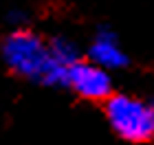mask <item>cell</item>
I'll list each match as a JSON object with an SVG mask.
<instances>
[{"mask_svg": "<svg viewBox=\"0 0 154 145\" xmlns=\"http://www.w3.org/2000/svg\"><path fill=\"white\" fill-rule=\"evenodd\" d=\"M0 62L11 75L51 88H66L71 68L53 57L48 38L33 29H11L0 40Z\"/></svg>", "mask_w": 154, "mask_h": 145, "instance_id": "obj_1", "label": "cell"}, {"mask_svg": "<svg viewBox=\"0 0 154 145\" xmlns=\"http://www.w3.org/2000/svg\"><path fill=\"white\" fill-rule=\"evenodd\" d=\"M110 130L125 143H150L154 139V110L152 101L128 92H115L101 103Z\"/></svg>", "mask_w": 154, "mask_h": 145, "instance_id": "obj_2", "label": "cell"}, {"mask_svg": "<svg viewBox=\"0 0 154 145\" xmlns=\"http://www.w3.org/2000/svg\"><path fill=\"white\" fill-rule=\"evenodd\" d=\"M66 88L73 90L79 99L93 101V103H103L115 95V84H112L110 71L101 68L95 62H90L88 57L79 59L71 68Z\"/></svg>", "mask_w": 154, "mask_h": 145, "instance_id": "obj_3", "label": "cell"}, {"mask_svg": "<svg viewBox=\"0 0 154 145\" xmlns=\"http://www.w3.org/2000/svg\"><path fill=\"white\" fill-rule=\"evenodd\" d=\"M86 57L110 73L119 71V68H125L130 64L128 53L123 51L117 33L112 29H108V26H101V29L95 31V35L86 48Z\"/></svg>", "mask_w": 154, "mask_h": 145, "instance_id": "obj_4", "label": "cell"}, {"mask_svg": "<svg viewBox=\"0 0 154 145\" xmlns=\"http://www.w3.org/2000/svg\"><path fill=\"white\" fill-rule=\"evenodd\" d=\"M152 110H154V101H152Z\"/></svg>", "mask_w": 154, "mask_h": 145, "instance_id": "obj_5", "label": "cell"}]
</instances>
